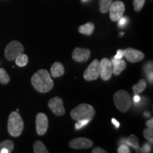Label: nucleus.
Listing matches in <instances>:
<instances>
[{
	"label": "nucleus",
	"instance_id": "dca6fc26",
	"mask_svg": "<svg viewBox=\"0 0 153 153\" xmlns=\"http://www.w3.org/2000/svg\"><path fill=\"white\" fill-rule=\"evenodd\" d=\"M78 30L80 33L86 36H90L93 33L94 30V24L91 22L87 23V24L80 26Z\"/></svg>",
	"mask_w": 153,
	"mask_h": 153
},
{
	"label": "nucleus",
	"instance_id": "c9c22d12",
	"mask_svg": "<svg viewBox=\"0 0 153 153\" xmlns=\"http://www.w3.org/2000/svg\"><path fill=\"white\" fill-rule=\"evenodd\" d=\"M84 1H86V0H84Z\"/></svg>",
	"mask_w": 153,
	"mask_h": 153
},
{
	"label": "nucleus",
	"instance_id": "2eb2a0df",
	"mask_svg": "<svg viewBox=\"0 0 153 153\" xmlns=\"http://www.w3.org/2000/svg\"><path fill=\"white\" fill-rule=\"evenodd\" d=\"M51 75L53 77H59L62 76L65 73V68L62 63L55 62L51 66Z\"/></svg>",
	"mask_w": 153,
	"mask_h": 153
},
{
	"label": "nucleus",
	"instance_id": "6e6552de",
	"mask_svg": "<svg viewBox=\"0 0 153 153\" xmlns=\"http://www.w3.org/2000/svg\"><path fill=\"white\" fill-rule=\"evenodd\" d=\"M100 66V76L101 79L108 81L111 77L113 74L112 62L108 58H103L99 62Z\"/></svg>",
	"mask_w": 153,
	"mask_h": 153
},
{
	"label": "nucleus",
	"instance_id": "473e14b6",
	"mask_svg": "<svg viewBox=\"0 0 153 153\" xmlns=\"http://www.w3.org/2000/svg\"><path fill=\"white\" fill-rule=\"evenodd\" d=\"M145 126L150 128H153V118H151L150 119L147 120L146 123H145Z\"/></svg>",
	"mask_w": 153,
	"mask_h": 153
},
{
	"label": "nucleus",
	"instance_id": "bb28decb",
	"mask_svg": "<svg viewBox=\"0 0 153 153\" xmlns=\"http://www.w3.org/2000/svg\"><path fill=\"white\" fill-rule=\"evenodd\" d=\"M143 70L145 72V74H147V76H148L149 74L152 72V62H148L145 65V66L143 67Z\"/></svg>",
	"mask_w": 153,
	"mask_h": 153
},
{
	"label": "nucleus",
	"instance_id": "f257e3e1",
	"mask_svg": "<svg viewBox=\"0 0 153 153\" xmlns=\"http://www.w3.org/2000/svg\"><path fill=\"white\" fill-rule=\"evenodd\" d=\"M32 85L40 93L48 92L53 88L54 82L46 70H39L33 74L30 79Z\"/></svg>",
	"mask_w": 153,
	"mask_h": 153
},
{
	"label": "nucleus",
	"instance_id": "4468645a",
	"mask_svg": "<svg viewBox=\"0 0 153 153\" xmlns=\"http://www.w3.org/2000/svg\"><path fill=\"white\" fill-rule=\"evenodd\" d=\"M113 74L115 75H119L126 68V62L122 59H112Z\"/></svg>",
	"mask_w": 153,
	"mask_h": 153
},
{
	"label": "nucleus",
	"instance_id": "72a5a7b5",
	"mask_svg": "<svg viewBox=\"0 0 153 153\" xmlns=\"http://www.w3.org/2000/svg\"><path fill=\"white\" fill-rule=\"evenodd\" d=\"M111 122H112V123L115 126V127H116V128H118L120 127V123L116 119H115V118H112Z\"/></svg>",
	"mask_w": 153,
	"mask_h": 153
},
{
	"label": "nucleus",
	"instance_id": "20e7f679",
	"mask_svg": "<svg viewBox=\"0 0 153 153\" xmlns=\"http://www.w3.org/2000/svg\"><path fill=\"white\" fill-rule=\"evenodd\" d=\"M114 101L116 108L122 113L127 112L132 105L131 96L125 90H119L115 93Z\"/></svg>",
	"mask_w": 153,
	"mask_h": 153
},
{
	"label": "nucleus",
	"instance_id": "39448f33",
	"mask_svg": "<svg viewBox=\"0 0 153 153\" xmlns=\"http://www.w3.org/2000/svg\"><path fill=\"white\" fill-rule=\"evenodd\" d=\"M24 52V48L19 41H13L9 43L6 46L4 51V56L7 60L9 61L15 60L19 55Z\"/></svg>",
	"mask_w": 153,
	"mask_h": 153
},
{
	"label": "nucleus",
	"instance_id": "ddd939ff",
	"mask_svg": "<svg viewBox=\"0 0 153 153\" xmlns=\"http://www.w3.org/2000/svg\"><path fill=\"white\" fill-rule=\"evenodd\" d=\"M91 52L89 50L81 48H76L72 53V58L78 62H84L89 60Z\"/></svg>",
	"mask_w": 153,
	"mask_h": 153
},
{
	"label": "nucleus",
	"instance_id": "aec40b11",
	"mask_svg": "<svg viewBox=\"0 0 153 153\" xmlns=\"http://www.w3.org/2000/svg\"><path fill=\"white\" fill-rule=\"evenodd\" d=\"M33 152L35 153H48L49 151L41 141L36 140L33 144Z\"/></svg>",
	"mask_w": 153,
	"mask_h": 153
},
{
	"label": "nucleus",
	"instance_id": "6ab92c4d",
	"mask_svg": "<svg viewBox=\"0 0 153 153\" xmlns=\"http://www.w3.org/2000/svg\"><path fill=\"white\" fill-rule=\"evenodd\" d=\"M112 2L113 0H99V7L100 12L102 14H106L108 12Z\"/></svg>",
	"mask_w": 153,
	"mask_h": 153
},
{
	"label": "nucleus",
	"instance_id": "b1692460",
	"mask_svg": "<svg viewBox=\"0 0 153 153\" xmlns=\"http://www.w3.org/2000/svg\"><path fill=\"white\" fill-rule=\"evenodd\" d=\"M143 136L150 144L153 143V128H147L143 131Z\"/></svg>",
	"mask_w": 153,
	"mask_h": 153
},
{
	"label": "nucleus",
	"instance_id": "423d86ee",
	"mask_svg": "<svg viewBox=\"0 0 153 153\" xmlns=\"http://www.w3.org/2000/svg\"><path fill=\"white\" fill-rule=\"evenodd\" d=\"M99 75H100L99 61L95 59L86 69L85 72H84L83 76L87 81H93V80L98 79Z\"/></svg>",
	"mask_w": 153,
	"mask_h": 153
},
{
	"label": "nucleus",
	"instance_id": "1a4fd4ad",
	"mask_svg": "<svg viewBox=\"0 0 153 153\" xmlns=\"http://www.w3.org/2000/svg\"><path fill=\"white\" fill-rule=\"evenodd\" d=\"M36 129L38 135H43L48 128V119L43 113H38L36 117Z\"/></svg>",
	"mask_w": 153,
	"mask_h": 153
},
{
	"label": "nucleus",
	"instance_id": "f704fd0d",
	"mask_svg": "<svg viewBox=\"0 0 153 153\" xmlns=\"http://www.w3.org/2000/svg\"><path fill=\"white\" fill-rule=\"evenodd\" d=\"M133 101L135 103H137L140 101V97L139 94H135L133 97Z\"/></svg>",
	"mask_w": 153,
	"mask_h": 153
},
{
	"label": "nucleus",
	"instance_id": "412c9836",
	"mask_svg": "<svg viewBox=\"0 0 153 153\" xmlns=\"http://www.w3.org/2000/svg\"><path fill=\"white\" fill-rule=\"evenodd\" d=\"M15 62L19 67H25L28 62V57L26 54L22 53L15 59Z\"/></svg>",
	"mask_w": 153,
	"mask_h": 153
},
{
	"label": "nucleus",
	"instance_id": "393cba45",
	"mask_svg": "<svg viewBox=\"0 0 153 153\" xmlns=\"http://www.w3.org/2000/svg\"><path fill=\"white\" fill-rule=\"evenodd\" d=\"M145 0H133V7L136 11H140L145 4Z\"/></svg>",
	"mask_w": 153,
	"mask_h": 153
},
{
	"label": "nucleus",
	"instance_id": "f03ea898",
	"mask_svg": "<svg viewBox=\"0 0 153 153\" xmlns=\"http://www.w3.org/2000/svg\"><path fill=\"white\" fill-rule=\"evenodd\" d=\"M24 128V120L18 111L11 112L9 116L7 128L11 136L16 137L20 136Z\"/></svg>",
	"mask_w": 153,
	"mask_h": 153
},
{
	"label": "nucleus",
	"instance_id": "7c9ffc66",
	"mask_svg": "<svg viewBox=\"0 0 153 153\" xmlns=\"http://www.w3.org/2000/svg\"><path fill=\"white\" fill-rule=\"evenodd\" d=\"M124 56V51L123 50H118L116 53V55H115L114 58L116 59H122Z\"/></svg>",
	"mask_w": 153,
	"mask_h": 153
},
{
	"label": "nucleus",
	"instance_id": "5701e85b",
	"mask_svg": "<svg viewBox=\"0 0 153 153\" xmlns=\"http://www.w3.org/2000/svg\"><path fill=\"white\" fill-rule=\"evenodd\" d=\"M10 77L9 74L3 68H0V83L3 85H7L9 82Z\"/></svg>",
	"mask_w": 153,
	"mask_h": 153
},
{
	"label": "nucleus",
	"instance_id": "c756f323",
	"mask_svg": "<svg viewBox=\"0 0 153 153\" xmlns=\"http://www.w3.org/2000/svg\"><path fill=\"white\" fill-rule=\"evenodd\" d=\"M151 145L150 143L148 144V143H145V144L143 145V149H142V152H151Z\"/></svg>",
	"mask_w": 153,
	"mask_h": 153
},
{
	"label": "nucleus",
	"instance_id": "a211bd4d",
	"mask_svg": "<svg viewBox=\"0 0 153 153\" xmlns=\"http://www.w3.org/2000/svg\"><path fill=\"white\" fill-rule=\"evenodd\" d=\"M146 81H145L144 79H140L139 82H137L136 85H133V87H132L133 93L135 94H139L142 93L145 89V88H146Z\"/></svg>",
	"mask_w": 153,
	"mask_h": 153
},
{
	"label": "nucleus",
	"instance_id": "c85d7f7f",
	"mask_svg": "<svg viewBox=\"0 0 153 153\" xmlns=\"http://www.w3.org/2000/svg\"><path fill=\"white\" fill-rule=\"evenodd\" d=\"M118 21H119V22H118V26H120V27L126 26V25L127 24V23H128V19H127V18H126V17L122 16L121 18H120Z\"/></svg>",
	"mask_w": 153,
	"mask_h": 153
},
{
	"label": "nucleus",
	"instance_id": "cd10ccee",
	"mask_svg": "<svg viewBox=\"0 0 153 153\" xmlns=\"http://www.w3.org/2000/svg\"><path fill=\"white\" fill-rule=\"evenodd\" d=\"M118 153H130L131 151H130V149L128 145L126 144L120 145V147L118 149Z\"/></svg>",
	"mask_w": 153,
	"mask_h": 153
},
{
	"label": "nucleus",
	"instance_id": "9d476101",
	"mask_svg": "<svg viewBox=\"0 0 153 153\" xmlns=\"http://www.w3.org/2000/svg\"><path fill=\"white\" fill-rule=\"evenodd\" d=\"M48 106L52 112L57 116H62L65 114V109L64 105H63V101L60 97H53L48 103Z\"/></svg>",
	"mask_w": 153,
	"mask_h": 153
},
{
	"label": "nucleus",
	"instance_id": "f3484780",
	"mask_svg": "<svg viewBox=\"0 0 153 153\" xmlns=\"http://www.w3.org/2000/svg\"><path fill=\"white\" fill-rule=\"evenodd\" d=\"M14 148V143L10 140H6L0 143V153H10Z\"/></svg>",
	"mask_w": 153,
	"mask_h": 153
},
{
	"label": "nucleus",
	"instance_id": "a878e982",
	"mask_svg": "<svg viewBox=\"0 0 153 153\" xmlns=\"http://www.w3.org/2000/svg\"><path fill=\"white\" fill-rule=\"evenodd\" d=\"M91 120H89V119H82V120H79L76 121V123H75V129L76 130H79L82 128H83L84 126H87L88 123L90 122Z\"/></svg>",
	"mask_w": 153,
	"mask_h": 153
},
{
	"label": "nucleus",
	"instance_id": "9b49d317",
	"mask_svg": "<svg viewBox=\"0 0 153 153\" xmlns=\"http://www.w3.org/2000/svg\"><path fill=\"white\" fill-rule=\"evenodd\" d=\"M93 141L86 137H78L72 140L69 143V146L72 149L82 150V149H89L93 146Z\"/></svg>",
	"mask_w": 153,
	"mask_h": 153
},
{
	"label": "nucleus",
	"instance_id": "f8f14e48",
	"mask_svg": "<svg viewBox=\"0 0 153 153\" xmlns=\"http://www.w3.org/2000/svg\"><path fill=\"white\" fill-rule=\"evenodd\" d=\"M124 56L128 62L134 63L143 60L145 57V55L143 52L138 50L132 48H128L124 50Z\"/></svg>",
	"mask_w": 153,
	"mask_h": 153
},
{
	"label": "nucleus",
	"instance_id": "7ed1b4c3",
	"mask_svg": "<svg viewBox=\"0 0 153 153\" xmlns=\"http://www.w3.org/2000/svg\"><path fill=\"white\" fill-rule=\"evenodd\" d=\"M94 115V108L91 105L88 104H81L78 105L70 112V116L72 118L76 121L82 119H89V120H91Z\"/></svg>",
	"mask_w": 153,
	"mask_h": 153
},
{
	"label": "nucleus",
	"instance_id": "0eeeda50",
	"mask_svg": "<svg viewBox=\"0 0 153 153\" xmlns=\"http://www.w3.org/2000/svg\"><path fill=\"white\" fill-rule=\"evenodd\" d=\"M108 11L111 20L117 22L123 16L125 11V5L121 1H116L112 2Z\"/></svg>",
	"mask_w": 153,
	"mask_h": 153
},
{
	"label": "nucleus",
	"instance_id": "4be33fe9",
	"mask_svg": "<svg viewBox=\"0 0 153 153\" xmlns=\"http://www.w3.org/2000/svg\"><path fill=\"white\" fill-rule=\"evenodd\" d=\"M126 144L131 145V146L135 148L136 150H138L139 148L138 140H137V137L135 136V135H131V137H128V138L126 140Z\"/></svg>",
	"mask_w": 153,
	"mask_h": 153
},
{
	"label": "nucleus",
	"instance_id": "2f4dec72",
	"mask_svg": "<svg viewBox=\"0 0 153 153\" xmlns=\"http://www.w3.org/2000/svg\"><path fill=\"white\" fill-rule=\"evenodd\" d=\"M91 152L92 153H107V151L101 148H99V147H97V148L93 149V150L91 151Z\"/></svg>",
	"mask_w": 153,
	"mask_h": 153
}]
</instances>
